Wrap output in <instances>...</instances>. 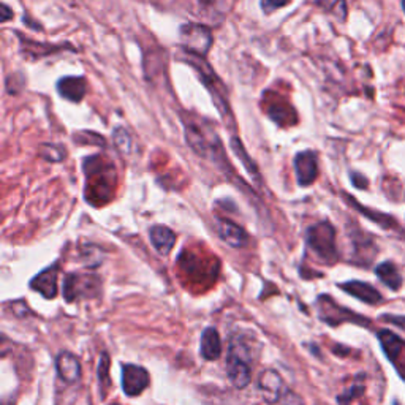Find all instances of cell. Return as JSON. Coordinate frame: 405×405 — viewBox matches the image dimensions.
Wrapping results in <instances>:
<instances>
[{
	"label": "cell",
	"instance_id": "1",
	"mask_svg": "<svg viewBox=\"0 0 405 405\" xmlns=\"http://www.w3.org/2000/svg\"><path fill=\"white\" fill-rule=\"evenodd\" d=\"M83 171L86 178V201L95 208L106 206L116 195V165L105 156H91L84 159Z\"/></svg>",
	"mask_w": 405,
	"mask_h": 405
},
{
	"label": "cell",
	"instance_id": "2",
	"mask_svg": "<svg viewBox=\"0 0 405 405\" xmlns=\"http://www.w3.org/2000/svg\"><path fill=\"white\" fill-rule=\"evenodd\" d=\"M179 59L189 64L190 67L196 71V75L200 76L201 83L204 84L206 89L209 91L212 99H214L219 113L222 114V117H225L226 122H230L233 125V113L230 108V101H228V91L225 84L222 83V79H220L214 73V70L211 69V65L204 61V57L190 54L184 49L181 51Z\"/></svg>",
	"mask_w": 405,
	"mask_h": 405
},
{
	"label": "cell",
	"instance_id": "3",
	"mask_svg": "<svg viewBox=\"0 0 405 405\" xmlns=\"http://www.w3.org/2000/svg\"><path fill=\"white\" fill-rule=\"evenodd\" d=\"M186 141L189 147L200 157L211 159L212 152L220 143L219 136L201 119L191 113H181Z\"/></svg>",
	"mask_w": 405,
	"mask_h": 405
},
{
	"label": "cell",
	"instance_id": "4",
	"mask_svg": "<svg viewBox=\"0 0 405 405\" xmlns=\"http://www.w3.org/2000/svg\"><path fill=\"white\" fill-rule=\"evenodd\" d=\"M306 244L321 263L334 264L339 260L336 230L329 222H320L309 228L306 233Z\"/></svg>",
	"mask_w": 405,
	"mask_h": 405
},
{
	"label": "cell",
	"instance_id": "5",
	"mask_svg": "<svg viewBox=\"0 0 405 405\" xmlns=\"http://www.w3.org/2000/svg\"><path fill=\"white\" fill-rule=\"evenodd\" d=\"M179 40L184 51L206 57L212 48V43H214V35H212L209 27L196 23H187L179 29Z\"/></svg>",
	"mask_w": 405,
	"mask_h": 405
},
{
	"label": "cell",
	"instance_id": "6",
	"mask_svg": "<svg viewBox=\"0 0 405 405\" xmlns=\"http://www.w3.org/2000/svg\"><path fill=\"white\" fill-rule=\"evenodd\" d=\"M100 286V281L97 276L89 274H69L65 279L64 294L67 301L92 298L97 294Z\"/></svg>",
	"mask_w": 405,
	"mask_h": 405
},
{
	"label": "cell",
	"instance_id": "7",
	"mask_svg": "<svg viewBox=\"0 0 405 405\" xmlns=\"http://www.w3.org/2000/svg\"><path fill=\"white\" fill-rule=\"evenodd\" d=\"M379 341L385 356L391 361L396 371L405 380V341L397 337L394 333L388 329H381L379 333Z\"/></svg>",
	"mask_w": 405,
	"mask_h": 405
},
{
	"label": "cell",
	"instance_id": "8",
	"mask_svg": "<svg viewBox=\"0 0 405 405\" xmlns=\"http://www.w3.org/2000/svg\"><path fill=\"white\" fill-rule=\"evenodd\" d=\"M293 166L299 186H312L319 178V160H316V154L314 151H303L296 154V157L293 160Z\"/></svg>",
	"mask_w": 405,
	"mask_h": 405
},
{
	"label": "cell",
	"instance_id": "9",
	"mask_svg": "<svg viewBox=\"0 0 405 405\" xmlns=\"http://www.w3.org/2000/svg\"><path fill=\"white\" fill-rule=\"evenodd\" d=\"M319 309H320L321 320L329 323V325H339V323H342V321L364 323V325L369 323L363 319V315H356V314L347 311V309L339 307L329 296H320Z\"/></svg>",
	"mask_w": 405,
	"mask_h": 405
},
{
	"label": "cell",
	"instance_id": "10",
	"mask_svg": "<svg viewBox=\"0 0 405 405\" xmlns=\"http://www.w3.org/2000/svg\"><path fill=\"white\" fill-rule=\"evenodd\" d=\"M149 386V372L136 364H125L122 367V389L124 393L135 397Z\"/></svg>",
	"mask_w": 405,
	"mask_h": 405
},
{
	"label": "cell",
	"instance_id": "11",
	"mask_svg": "<svg viewBox=\"0 0 405 405\" xmlns=\"http://www.w3.org/2000/svg\"><path fill=\"white\" fill-rule=\"evenodd\" d=\"M226 374L233 385L239 389L249 386V383L252 381V371H250L249 363L233 347L230 349V355H228L226 359Z\"/></svg>",
	"mask_w": 405,
	"mask_h": 405
},
{
	"label": "cell",
	"instance_id": "12",
	"mask_svg": "<svg viewBox=\"0 0 405 405\" xmlns=\"http://www.w3.org/2000/svg\"><path fill=\"white\" fill-rule=\"evenodd\" d=\"M259 388L261 391L263 399L268 404H279L286 394L284 380L276 371H264L260 375Z\"/></svg>",
	"mask_w": 405,
	"mask_h": 405
},
{
	"label": "cell",
	"instance_id": "13",
	"mask_svg": "<svg viewBox=\"0 0 405 405\" xmlns=\"http://www.w3.org/2000/svg\"><path fill=\"white\" fill-rule=\"evenodd\" d=\"M217 231L219 236L225 241L228 246L234 249H242L247 246L249 242V234L246 233L244 228H241L231 220L228 219H217Z\"/></svg>",
	"mask_w": 405,
	"mask_h": 405
},
{
	"label": "cell",
	"instance_id": "14",
	"mask_svg": "<svg viewBox=\"0 0 405 405\" xmlns=\"http://www.w3.org/2000/svg\"><path fill=\"white\" fill-rule=\"evenodd\" d=\"M57 92L61 97L78 103L84 99L87 94V83L83 76H65L57 81Z\"/></svg>",
	"mask_w": 405,
	"mask_h": 405
},
{
	"label": "cell",
	"instance_id": "15",
	"mask_svg": "<svg viewBox=\"0 0 405 405\" xmlns=\"http://www.w3.org/2000/svg\"><path fill=\"white\" fill-rule=\"evenodd\" d=\"M56 371L61 377L62 381L73 385L81 379V364L75 355H71L70 351H62L59 353L56 358Z\"/></svg>",
	"mask_w": 405,
	"mask_h": 405
},
{
	"label": "cell",
	"instance_id": "16",
	"mask_svg": "<svg viewBox=\"0 0 405 405\" xmlns=\"http://www.w3.org/2000/svg\"><path fill=\"white\" fill-rule=\"evenodd\" d=\"M339 289H342L345 293H349L350 296H355L356 299L363 301L366 304H379L381 303V294L377 289H374L372 285L359 281H350L339 285Z\"/></svg>",
	"mask_w": 405,
	"mask_h": 405
},
{
	"label": "cell",
	"instance_id": "17",
	"mask_svg": "<svg viewBox=\"0 0 405 405\" xmlns=\"http://www.w3.org/2000/svg\"><path fill=\"white\" fill-rule=\"evenodd\" d=\"M57 276H59V268L57 264L51 266L48 269H45L43 272H40L39 276H35L31 282V286L39 291L43 296L51 299L56 298L57 294Z\"/></svg>",
	"mask_w": 405,
	"mask_h": 405
},
{
	"label": "cell",
	"instance_id": "18",
	"mask_svg": "<svg viewBox=\"0 0 405 405\" xmlns=\"http://www.w3.org/2000/svg\"><path fill=\"white\" fill-rule=\"evenodd\" d=\"M266 113L276 124L281 127H286V125H293L298 121V114L294 111L293 106L286 100H271L268 103Z\"/></svg>",
	"mask_w": 405,
	"mask_h": 405
},
{
	"label": "cell",
	"instance_id": "19",
	"mask_svg": "<svg viewBox=\"0 0 405 405\" xmlns=\"http://www.w3.org/2000/svg\"><path fill=\"white\" fill-rule=\"evenodd\" d=\"M344 198H345V201H347L351 208H355L358 212H361L364 217H367L369 220H372L374 224H377L380 225L381 228H385V230H397V222H396V219L391 217V216H388V214H383V212H379V211H372L369 208H366V206L363 204H359L355 198H353L351 195L349 194H342Z\"/></svg>",
	"mask_w": 405,
	"mask_h": 405
},
{
	"label": "cell",
	"instance_id": "20",
	"mask_svg": "<svg viewBox=\"0 0 405 405\" xmlns=\"http://www.w3.org/2000/svg\"><path fill=\"white\" fill-rule=\"evenodd\" d=\"M151 242L160 255H168L176 244V234L165 225H156L151 228Z\"/></svg>",
	"mask_w": 405,
	"mask_h": 405
},
{
	"label": "cell",
	"instance_id": "21",
	"mask_svg": "<svg viewBox=\"0 0 405 405\" xmlns=\"http://www.w3.org/2000/svg\"><path fill=\"white\" fill-rule=\"evenodd\" d=\"M222 355V341L216 328H206L201 336V356L208 361H214Z\"/></svg>",
	"mask_w": 405,
	"mask_h": 405
},
{
	"label": "cell",
	"instance_id": "22",
	"mask_svg": "<svg viewBox=\"0 0 405 405\" xmlns=\"http://www.w3.org/2000/svg\"><path fill=\"white\" fill-rule=\"evenodd\" d=\"M19 41H21V51H23L24 56H29L27 59H41L48 54L57 53V51L64 49L62 46H49L45 45V43H36L31 39H26L21 34H18Z\"/></svg>",
	"mask_w": 405,
	"mask_h": 405
},
{
	"label": "cell",
	"instance_id": "23",
	"mask_svg": "<svg viewBox=\"0 0 405 405\" xmlns=\"http://www.w3.org/2000/svg\"><path fill=\"white\" fill-rule=\"evenodd\" d=\"M375 274H377V277L388 286L389 290L397 291L402 286L401 272L397 271V268L394 266V263H391V261L380 263L379 266L375 268Z\"/></svg>",
	"mask_w": 405,
	"mask_h": 405
},
{
	"label": "cell",
	"instance_id": "24",
	"mask_svg": "<svg viewBox=\"0 0 405 405\" xmlns=\"http://www.w3.org/2000/svg\"><path fill=\"white\" fill-rule=\"evenodd\" d=\"M231 149L233 152L236 154V157H239V160L242 161V165H244V168L247 169V173L252 176V179L256 182V184H261V174L259 171V166L255 165V161L249 157V154L246 152L244 149V146H242V143L239 141V139L236 136H233L231 138Z\"/></svg>",
	"mask_w": 405,
	"mask_h": 405
},
{
	"label": "cell",
	"instance_id": "25",
	"mask_svg": "<svg viewBox=\"0 0 405 405\" xmlns=\"http://www.w3.org/2000/svg\"><path fill=\"white\" fill-rule=\"evenodd\" d=\"M40 157L46 161H62L67 157V151L57 144H43L40 149Z\"/></svg>",
	"mask_w": 405,
	"mask_h": 405
},
{
	"label": "cell",
	"instance_id": "26",
	"mask_svg": "<svg viewBox=\"0 0 405 405\" xmlns=\"http://www.w3.org/2000/svg\"><path fill=\"white\" fill-rule=\"evenodd\" d=\"M108 366H109V358L106 353H103L100 358V367H99V377H100V389H101V397L106 396V388L109 386V379H108Z\"/></svg>",
	"mask_w": 405,
	"mask_h": 405
},
{
	"label": "cell",
	"instance_id": "27",
	"mask_svg": "<svg viewBox=\"0 0 405 405\" xmlns=\"http://www.w3.org/2000/svg\"><path fill=\"white\" fill-rule=\"evenodd\" d=\"M364 385L361 381H356L355 385H353L351 388H349L347 391H345L342 396H339L337 397V401L341 405H349L353 399H356V397H359L361 394L364 393Z\"/></svg>",
	"mask_w": 405,
	"mask_h": 405
},
{
	"label": "cell",
	"instance_id": "28",
	"mask_svg": "<svg viewBox=\"0 0 405 405\" xmlns=\"http://www.w3.org/2000/svg\"><path fill=\"white\" fill-rule=\"evenodd\" d=\"M114 141H116V146L119 147L122 152H129L130 151V136H129L127 131H125V129H122V127L116 129Z\"/></svg>",
	"mask_w": 405,
	"mask_h": 405
},
{
	"label": "cell",
	"instance_id": "29",
	"mask_svg": "<svg viewBox=\"0 0 405 405\" xmlns=\"http://www.w3.org/2000/svg\"><path fill=\"white\" fill-rule=\"evenodd\" d=\"M291 0H261V10L264 13H274L276 10L282 9V6L289 5Z\"/></svg>",
	"mask_w": 405,
	"mask_h": 405
},
{
	"label": "cell",
	"instance_id": "30",
	"mask_svg": "<svg viewBox=\"0 0 405 405\" xmlns=\"http://www.w3.org/2000/svg\"><path fill=\"white\" fill-rule=\"evenodd\" d=\"M75 141H78V143H83V144H86V143H94V144H99V146H103L105 144V139L103 138H100L97 134H94V131H89V134H87V131H84L83 135H75Z\"/></svg>",
	"mask_w": 405,
	"mask_h": 405
},
{
	"label": "cell",
	"instance_id": "31",
	"mask_svg": "<svg viewBox=\"0 0 405 405\" xmlns=\"http://www.w3.org/2000/svg\"><path fill=\"white\" fill-rule=\"evenodd\" d=\"M350 179L353 182V186H355L356 189H367V186H369V181H367V178L364 174H359V173H351L350 174Z\"/></svg>",
	"mask_w": 405,
	"mask_h": 405
},
{
	"label": "cell",
	"instance_id": "32",
	"mask_svg": "<svg viewBox=\"0 0 405 405\" xmlns=\"http://www.w3.org/2000/svg\"><path fill=\"white\" fill-rule=\"evenodd\" d=\"M381 320L391 323V325L399 326L401 329L405 331V315H401V316H397V315H383Z\"/></svg>",
	"mask_w": 405,
	"mask_h": 405
},
{
	"label": "cell",
	"instance_id": "33",
	"mask_svg": "<svg viewBox=\"0 0 405 405\" xmlns=\"http://www.w3.org/2000/svg\"><path fill=\"white\" fill-rule=\"evenodd\" d=\"M13 18V11L9 9V5L2 4L0 6V19H2V23H6V21H10Z\"/></svg>",
	"mask_w": 405,
	"mask_h": 405
},
{
	"label": "cell",
	"instance_id": "34",
	"mask_svg": "<svg viewBox=\"0 0 405 405\" xmlns=\"http://www.w3.org/2000/svg\"><path fill=\"white\" fill-rule=\"evenodd\" d=\"M402 9H404V13H405V0H402Z\"/></svg>",
	"mask_w": 405,
	"mask_h": 405
}]
</instances>
